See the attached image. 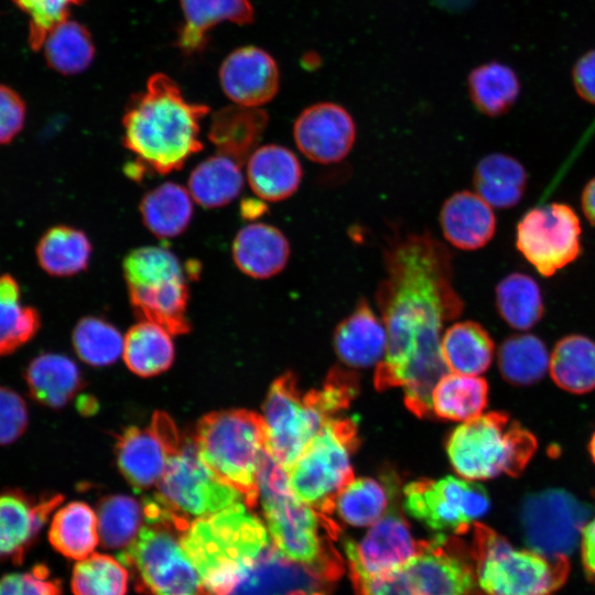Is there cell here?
<instances>
[{"mask_svg":"<svg viewBox=\"0 0 595 595\" xmlns=\"http://www.w3.org/2000/svg\"><path fill=\"white\" fill-rule=\"evenodd\" d=\"M551 378L561 389L583 394L595 389V342L567 335L554 346L549 363Z\"/></svg>","mask_w":595,"mask_h":595,"instance_id":"cell-35","label":"cell"},{"mask_svg":"<svg viewBox=\"0 0 595 595\" xmlns=\"http://www.w3.org/2000/svg\"><path fill=\"white\" fill-rule=\"evenodd\" d=\"M48 541L65 558L76 561L87 558L99 542L97 515L82 501L56 509L48 528Z\"/></svg>","mask_w":595,"mask_h":595,"instance_id":"cell-33","label":"cell"},{"mask_svg":"<svg viewBox=\"0 0 595 595\" xmlns=\"http://www.w3.org/2000/svg\"><path fill=\"white\" fill-rule=\"evenodd\" d=\"M202 595V594H201Z\"/></svg>","mask_w":595,"mask_h":595,"instance_id":"cell-58","label":"cell"},{"mask_svg":"<svg viewBox=\"0 0 595 595\" xmlns=\"http://www.w3.org/2000/svg\"><path fill=\"white\" fill-rule=\"evenodd\" d=\"M26 105L11 87L0 84V145L11 142L23 129Z\"/></svg>","mask_w":595,"mask_h":595,"instance_id":"cell-51","label":"cell"},{"mask_svg":"<svg viewBox=\"0 0 595 595\" xmlns=\"http://www.w3.org/2000/svg\"><path fill=\"white\" fill-rule=\"evenodd\" d=\"M407 521L396 512L383 515L370 526L359 542L345 540L349 571L382 575L405 565L418 552Z\"/></svg>","mask_w":595,"mask_h":595,"instance_id":"cell-20","label":"cell"},{"mask_svg":"<svg viewBox=\"0 0 595 595\" xmlns=\"http://www.w3.org/2000/svg\"><path fill=\"white\" fill-rule=\"evenodd\" d=\"M412 595H477L473 556L468 559L445 534L420 542L404 565Z\"/></svg>","mask_w":595,"mask_h":595,"instance_id":"cell-16","label":"cell"},{"mask_svg":"<svg viewBox=\"0 0 595 595\" xmlns=\"http://www.w3.org/2000/svg\"><path fill=\"white\" fill-rule=\"evenodd\" d=\"M194 443L202 461L236 488L251 508L259 499L258 470L266 451V428L256 412L232 409L203 416Z\"/></svg>","mask_w":595,"mask_h":595,"instance_id":"cell-6","label":"cell"},{"mask_svg":"<svg viewBox=\"0 0 595 595\" xmlns=\"http://www.w3.org/2000/svg\"><path fill=\"white\" fill-rule=\"evenodd\" d=\"M244 502L192 520L181 540L202 595H230L273 548L266 524Z\"/></svg>","mask_w":595,"mask_h":595,"instance_id":"cell-3","label":"cell"},{"mask_svg":"<svg viewBox=\"0 0 595 595\" xmlns=\"http://www.w3.org/2000/svg\"><path fill=\"white\" fill-rule=\"evenodd\" d=\"M290 242L277 227L253 223L242 227L232 242V259L237 268L253 279H269L288 264Z\"/></svg>","mask_w":595,"mask_h":595,"instance_id":"cell-24","label":"cell"},{"mask_svg":"<svg viewBox=\"0 0 595 595\" xmlns=\"http://www.w3.org/2000/svg\"><path fill=\"white\" fill-rule=\"evenodd\" d=\"M439 219L444 238L461 250L485 247L496 231L491 206L478 194L466 190L452 194L443 203Z\"/></svg>","mask_w":595,"mask_h":595,"instance_id":"cell-22","label":"cell"},{"mask_svg":"<svg viewBox=\"0 0 595 595\" xmlns=\"http://www.w3.org/2000/svg\"><path fill=\"white\" fill-rule=\"evenodd\" d=\"M356 125L340 105L323 101L309 106L293 125L298 149L309 160L332 164L344 160L356 141Z\"/></svg>","mask_w":595,"mask_h":595,"instance_id":"cell-19","label":"cell"},{"mask_svg":"<svg viewBox=\"0 0 595 595\" xmlns=\"http://www.w3.org/2000/svg\"><path fill=\"white\" fill-rule=\"evenodd\" d=\"M91 251V242L83 230L68 225H56L41 236L35 255L46 273L72 277L86 270Z\"/></svg>","mask_w":595,"mask_h":595,"instance_id":"cell-31","label":"cell"},{"mask_svg":"<svg viewBox=\"0 0 595 595\" xmlns=\"http://www.w3.org/2000/svg\"><path fill=\"white\" fill-rule=\"evenodd\" d=\"M244 184L240 164L219 153L196 165L187 183L193 201L205 208L229 204L240 194Z\"/></svg>","mask_w":595,"mask_h":595,"instance_id":"cell-36","label":"cell"},{"mask_svg":"<svg viewBox=\"0 0 595 595\" xmlns=\"http://www.w3.org/2000/svg\"><path fill=\"white\" fill-rule=\"evenodd\" d=\"M85 0H12L29 18V45L33 51L42 48L48 32L68 19L69 10Z\"/></svg>","mask_w":595,"mask_h":595,"instance_id":"cell-47","label":"cell"},{"mask_svg":"<svg viewBox=\"0 0 595 595\" xmlns=\"http://www.w3.org/2000/svg\"><path fill=\"white\" fill-rule=\"evenodd\" d=\"M28 426V408L15 391L0 387V445L17 441Z\"/></svg>","mask_w":595,"mask_h":595,"instance_id":"cell-49","label":"cell"},{"mask_svg":"<svg viewBox=\"0 0 595 595\" xmlns=\"http://www.w3.org/2000/svg\"><path fill=\"white\" fill-rule=\"evenodd\" d=\"M41 50L47 65L63 75H76L86 71L95 56L89 31L69 18L48 32Z\"/></svg>","mask_w":595,"mask_h":595,"instance_id":"cell-39","label":"cell"},{"mask_svg":"<svg viewBox=\"0 0 595 595\" xmlns=\"http://www.w3.org/2000/svg\"><path fill=\"white\" fill-rule=\"evenodd\" d=\"M441 348L448 370L479 376L490 366L494 342L488 332L473 321L458 322L442 336Z\"/></svg>","mask_w":595,"mask_h":595,"instance_id":"cell-34","label":"cell"},{"mask_svg":"<svg viewBox=\"0 0 595 595\" xmlns=\"http://www.w3.org/2000/svg\"><path fill=\"white\" fill-rule=\"evenodd\" d=\"M184 23L176 44L187 54L201 52L207 43L208 32L220 22L239 25L253 20V8L249 0H180Z\"/></svg>","mask_w":595,"mask_h":595,"instance_id":"cell-27","label":"cell"},{"mask_svg":"<svg viewBox=\"0 0 595 595\" xmlns=\"http://www.w3.org/2000/svg\"><path fill=\"white\" fill-rule=\"evenodd\" d=\"M30 396L50 408H62L80 387L76 364L58 354H42L30 361L24 372Z\"/></svg>","mask_w":595,"mask_h":595,"instance_id":"cell-30","label":"cell"},{"mask_svg":"<svg viewBox=\"0 0 595 595\" xmlns=\"http://www.w3.org/2000/svg\"><path fill=\"white\" fill-rule=\"evenodd\" d=\"M589 508L563 489H547L526 497L521 521L531 548L567 556L588 521Z\"/></svg>","mask_w":595,"mask_h":595,"instance_id":"cell-15","label":"cell"},{"mask_svg":"<svg viewBox=\"0 0 595 595\" xmlns=\"http://www.w3.org/2000/svg\"><path fill=\"white\" fill-rule=\"evenodd\" d=\"M581 203L585 217L595 226V177L585 185Z\"/></svg>","mask_w":595,"mask_h":595,"instance_id":"cell-54","label":"cell"},{"mask_svg":"<svg viewBox=\"0 0 595 595\" xmlns=\"http://www.w3.org/2000/svg\"><path fill=\"white\" fill-rule=\"evenodd\" d=\"M357 595H412L404 565L382 575L350 571Z\"/></svg>","mask_w":595,"mask_h":595,"instance_id":"cell-50","label":"cell"},{"mask_svg":"<svg viewBox=\"0 0 595 595\" xmlns=\"http://www.w3.org/2000/svg\"><path fill=\"white\" fill-rule=\"evenodd\" d=\"M144 520L143 507L133 498L113 495L102 498L97 510L99 540L108 549H126Z\"/></svg>","mask_w":595,"mask_h":595,"instance_id":"cell-45","label":"cell"},{"mask_svg":"<svg viewBox=\"0 0 595 595\" xmlns=\"http://www.w3.org/2000/svg\"><path fill=\"white\" fill-rule=\"evenodd\" d=\"M129 572L110 555L91 553L73 567L71 588L74 595H126Z\"/></svg>","mask_w":595,"mask_h":595,"instance_id":"cell-44","label":"cell"},{"mask_svg":"<svg viewBox=\"0 0 595 595\" xmlns=\"http://www.w3.org/2000/svg\"><path fill=\"white\" fill-rule=\"evenodd\" d=\"M139 210L148 230L160 239H171L187 229L194 212L193 198L182 185L166 182L144 194Z\"/></svg>","mask_w":595,"mask_h":595,"instance_id":"cell-28","label":"cell"},{"mask_svg":"<svg viewBox=\"0 0 595 595\" xmlns=\"http://www.w3.org/2000/svg\"><path fill=\"white\" fill-rule=\"evenodd\" d=\"M209 108L188 101L165 74L152 75L122 117V143L145 170L167 174L199 152L201 122Z\"/></svg>","mask_w":595,"mask_h":595,"instance_id":"cell-2","label":"cell"},{"mask_svg":"<svg viewBox=\"0 0 595 595\" xmlns=\"http://www.w3.org/2000/svg\"><path fill=\"white\" fill-rule=\"evenodd\" d=\"M267 210V206L261 201L246 198L240 204L241 217L246 219H256Z\"/></svg>","mask_w":595,"mask_h":595,"instance_id":"cell-55","label":"cell"},{"mask_svg":"<svg viewBox=\"0 0 595 595\" xmlns=\"http://www.w3.org/2000/svg\"><path fill=\"white\" fill-rule=\"evenodd\" d=\"M550 356L544 343L532 334L506 338L498 350V367L505 380L515 386H530L549 370Z\"/></svg>","mask_w":595,"mask_h":595,"instance_id":"cell-42","label":"cell"},{"mask_svg":"<svg viewBox=\"0 0 595 595\" xmlns=\"http://www.w3.org/2000/svg\"><path fill=\"white\" fill-rule=\"evenodd\" d=\"M388 493L372 478L353 479L334 498L332 511L353 527H370L388 508Z\"/></svg>","mask_w":595,"mask_h":595,"instance_id":"cell-43","label":"cell"},{"mask_svg":"<svg viewBox=\"0 0 595 595\" xmlns=\"http://www.w3.org/2000/svg\"><path fill=\"white\" fill-rule=\"evenodd\" d=\"M185 529L167 522H147L118 560L130 569L150 595H201L197 570L182 544Z\"/></svg>","mask_w":595,"mask_h":595,"instance_id":"cell-11","label":"cell"},{"mask_svg":"<svg viewBox=\"0 0 595 595\" xmlns=\"http://www.w3.org/2000/svg\"><path fill=\"white\" fill-rule=\"evenodd\" d=\"M219 82L236 105L260 107L279 90L280 73L273 57L257 46L232 51L221 63Z\"/></svg>","mask_w":595,"mask_h":595,"instance_id":"cell-21","label":"cell"},{"mask_svg":"<svg viewBox=\"0 0 595 595\" xmlns=\"http://www.w3.org/2000/svg\"><path fill=\"white\" fill-rule=\"evenodd\" d=\"M528 175L523 165L504 153H490L478 161L473 173V185L487 204L495 208H510L521 201Z\"/></svg>","mask_w":595,"mask_h":595,"instance_id":"cell-29","label":"cell"},{"mask_svg":"<svg viewBox=\"0 0 595 595\" xmlns=\"http://www.w3.org/2000/svg\"><path fill=\"white\" fill-rule=\"evenodd\" d=\"M578 543L585 574L595 585V517L583 527Z\"/></svg>","mask_w":595,"mask_h":595,"instance_id":"cell-53","label":"cell"},{"mask_svg":"<svg viewBox=\"0 0 595 595\" xmlns=\"http://www.w3.org/2000/svg\"><path fill=\"white\" fill-rule=\"evenodd\" d=\"M155 496L171 510L188 518L218 512L245 498L220 479L199 457L194 440H183L170 456Z\"/></svg>","mask_w":595,"mask_h":595,"instance_id":"cell-12","label":"cell"},{"mask_svg":"<svg viewBox=\"0 0 595 595\" xmlns=\"http://www.w3.org/2000/svg\"><path fill=\"white\" fill-rule=\"evenodd\" d=\"M182 439L165 413H155L149 428H128L117 443V461L121 474L136 489L158 484L170 456Z\"/></svg>","mask_w":595,"mask_h":595,"instance_id":"cell-17","label":"cell"},{"mask_svg":"<svg viewBox=\"0 0 595 595\" xmlns=\"http://www.w3.org/2000/svg\"><path fill=\"white\" fill-rule=\"evenodd\" d=\"M588 450H589L591 457L595 463V431H594V433H593V435L591 437V441H589V444H588Z\"/></svg>","mask_w":595,"mask_h":595,"instance_id":"cell-56","label":"cell"},{"mask_svg":"<svg viewBox=\"0 0 595 595\" xmlns=\"http://www.w3.org/2000/svg\"><path fill=\"white\" fill-rule=\"evenodd\" d=\"M269 122L260 107L232 105L216 111L210 120L208 139L217 153L244 164L258 148Z\"/></svg>","mask_w":595,"mask_h":595,"instance_id":"cell-26","label":"cell"},{"mask_svg":"<svg viewBox=\"0 0 595 595\" xmlns=\"http://www.w3.org/2000/svg\"><path fill=\"white\" fill-rule=\"evenodd\" d=\"M288 595H305V594L299 593V592H298V593H290V594H288Z\"/></svg>","mask_w":595,"mask_h":595,"instance_id":"cell-57","label":"cell"},{"mask_svg":"<svg viewBox=\"0 0 595 595\" xmlns=\"http://www.w3.org/2000/svg\"><path fill=\"white\" fill-rule=\"evenodd\" d=\"M62 591L61 581L53 577L44 564L0 578V595H62Z\"/></svg>","mask_w":595,"mask_h":595,"instance_id":"cell-48","label":"cell"},{"mask_svg":"<svg viewBox=\"0 0 595 595\" xmlns=\"http://www.w3.org/2000/svg\"><path fill=\"white\" fill-rule=\"evenodd\" d=\"M171 334L162 326L142 321L133 325L123 342V359L128 368L141 377L166 370L174 357Z\"/></svg>","mask_w":595,"mask_h":595,"instance_id":"cell-38","label":"cell"},{"mask_svg":"<svg viewBox=\"0 0 595 595\" xmlns=\"http://www.w3.org/2000/svg\"><path fill=\"white\" fill-rule=\"evenodd\" d=\"M41 326L36 309L21 301V290L10 274L0 277V358L31 340Z\"/></svg>","mask_w":595,"mask_h":595,"instance_id":"cell-41","label":"cell"},{"mask_svg":"<svg viewBox=\"0 0 595 595\" xmlns=\"http://www.w3.org/2000/svg\"><path fill=\"white\" fill-rule=\"evenodd\" d=\"M250 188L261 199L280 202L300 187L303 171L296 155L279 144L258 147L246 161Z\"/></svg>","mask_w":595,"mask_h":595,"instance_id":"cell-25","label":"cell"},{"mask_svg":"<svg viewBox=\"0 0 595 595\" xmlns=\"http://www.w3.org/2000/svg\"><path fill=\"white\" fill-rule=\"evenodd\" d=\"M572 83L583 100L595 105V48L577 58L572 67Z\"/></svg>","mask_w":595,"mask_h":595,"instance_id":"cell-52","label":"cell"},{"mask_svg":"<svg viewBox=\"0 0 595 595\" xmlns=\"http://www.w3.org/2000/svg\"><path fill=\"white\" fill-rule=\"evenodd\" d=\"M258 490L264 524L278 559L329 576L334 555L321 529L332 526L327 516L301 500L292 490L288 472L267 452L258 470Z\"/></svg>","mask_w":595,"mask_h":595,"instance_id":"cell-4","label":"cell"},{"mask_svg":"<svg viewBox=\"0 0 595 595\" xmlns=\"http://www.w3.org/2000/svg\"><path fill=\"white\" fill-rule=\"evenodd\" d=\"M487 401L484 378L447 372L433 389L432 412L441 419L465 422L480 415Z\"/></svg>","mask_w":595,"mask_h":595,"instance_id":"cell-37","label":"cell"},{"mask_svg":"<svg viewBox=\"0 0 595 595\" xmlns=\"http://www.w3.org/2000/svg\"><path fill=\"white\" fill-rule=\"evenodd\" d=\"M382 259L386 275L376 302L387 349L376 367L375 387H402L408 409L426 418L433 414V389L448 372L441 348L443 324L464 309L453 284V255L430 231L394 230L386 240Z\"/></svg>","mask_w":595,"mask_h":595,"instance_id":"cell-1","label":"cell"},{"mask_svg":"<svg viewBox=\"0 0 595 595\" xmlns=\"http://www.w3.org/2000/svg\"><path fill=\"white\" fill-rule=\"evenodd\" d=\"M345 409L328 387L301 394L292 372H285L270 386L263 403L266 450L286 472L323 428Z\"/></svg>","mask_w":595,"mask_h":595,"instance_id":"cell-9","label":"cell"},{"mask_svg":"<svg viewBox=\"0 0 595 595\" xmlns=\"http://www.w3.org/2000/svg\"><path fill=\"white\" fill-rule=\"evenodd\" d=\"M357 442L355 420L327 421L288 470L294 494L320 513H331L336 495L354 479L350 455Z\"/></svg>","mask_w":595,"mask_h":595,"instance_id":"cell-10","label":"cell"},{"mask_svg":"<svg viewBox=\"0 0 595 595\" xmlns=\"http://www.w3.org/2000/svg\"><path fill=\"white\" fill-rule=\"evenodd\" d=\"M334 348L342 361L357 368L379 364L387 349V332L382 320L367 300L360 299L353 312L334 332Z\"/></svg>","mask_w":595,"mask_h":595,"instance_id":"cell-23","label":"cell"},{"mask_svg":"<svg viewBox=\"0 0 595 595\" xmlns=\"http://www.w3.org/2000/svg\"><path fill=\"white\" fill-rule=\"evenodd\" d=\"M473 529L472 556L483 595H553L566 582L567 556L516 548L479 522Z\"/></svg>","mask_w":595,"mask_h":595,"instance_id":"cell-5","label":"cell"},{"mask_svg":"<svg viewBox=\"0 0 595 595\" xmlns=\"http://www.w3.org/2000/svg\"><path fill=\"white\" fill-rule=\"evenodd\" d=\"M496 306L501 318L512 328L526 331L543 316L541 290L530 275L513 272L496 285Z\"/></svg>","mask_w":595,"mask_h":595,"instance_id":"cell-40","label":"cell"},{"mask_svg":"<svg viewBox=\"0 0 595 595\" xmlns=\"http://www.w3.org/2000/svg\"><path fill=\"white\" fill-rule=\"evenodd\" d=\"M403 494L408 513L440 534L466 532L490 506L483 486L454 476L412 482Z\"/></svg>","mask_w":595,"mask_h":595,"instance_id":"cell-13","label":"cell"},{"mask_svg":"<svg viewBox=\"0 0 595 595\" xmlns=\"http://www.w3.org/2000/svg\"><path fill=\"white\" fill-rule=\"evenodd\" d=\"M516 246L541 275L551 277L581 253L578 216L562 203L531 208L517 225Z\"/></svg>","mask_w":595,"mask_h":595,"instance_id":"cell-14","label":"cell"},{"mask_svg":"<svg viewBox=\"0 0 595 595\" xmlns=\"http://www.w3.org/2000/svg\"><path fill=\"white\" fill-rule=\"evenodd\" d=\"M469 98L485 116L507 113L520 95V79L512 67L490 61L473 68L467 77Z\"/></svg>","mask_w":595,"mask_h":595,"instance_id":"cell-32","label":"cell"},{"mask_svg":"<svg viewBox=\"0 0 595 595\" xmlns=\"http://www.w3.org/2000/svg\"><path fill=\"white\" fill-rule=\"evenodd\" d=\"M62 501L61 494L34 496L20 488L0 490V562L22 564Z\"/></svg>","mask_w":595,"mask_h":595,"instance_id":"cell-18","label":"cell"},{"mask_svg":"<svg viewBox=\"0 0 595 595\" xmlns=\"http://www.w3.org/2000/svg\"><path fill=\"white\" fill-rule=\"evenodd\" d=\"M122 272L131 305L139 316L172 335L190 331L186 278L198 275L195 264H183L166 248L147 246L136 248L125 257Z\"/></svg>","mask_w":595,"mask_h":595,"instance_id":"cell-8","label":"cell"},{"mask_svg":"<svg viewBox=\"0 0 595 595\" xmlns=\"http://www.w3.org/2000/svg\"><path fill=\"white\" fill-rule=\"evenodd\" d=\"M121 334L104 320L82 318L73 332V345L78 357L93 366L116 361L123 351Z\"/></svg>","mask_w":595,"mask_h":595,"instance_id":"cell-46","label":"cell"},{"mask_svg":"<svg viewBox=\"0 0 595 595\" xmlns=\"http://www.w3.org/2000/svg\"><path fill=\"white\" fill-rule=\"evenodd\" d=\"M536 436L507 413L489 412L465 421L446 442L456 473L470 480L519 476L537 451Z\"/></svg>","mask_w":595,"mask_h":595,"instance_id":"cell-7","label":"cell"}]
</instances>
